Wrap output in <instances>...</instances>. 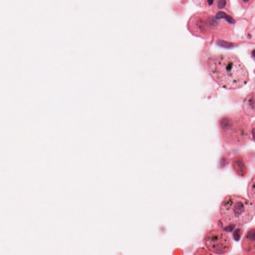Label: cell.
I'll return each mask as SVG.
<instances>
[{
	"label": "cell",
	"mask_w": 255,
	"mask_h": 255,
	"mask_svg": "<svg viewBox=\"0 0 255 255\" xmlns=\"http://www.w3.org/2000/svg\"><path fill=\"white\" fill-rule=\"evenodd\" d=\"M208 70L213 79L222 88L233 90L244 86L249 80L244 64L234 54L222 53L210 59Z\"/></svg>",
	"instance_id": "cell-1"
},
{
	"label": "cell",
	"mask_w": 255,
	"mask_h": 255,
	"mask_svg": "<svg viewBox=\"0 0 255 255\" xmlns=\"http://www.w3.org/2000/svg\"><path fill=\"white\" fill-rule=\"evenodd\" d=\"M251 125L249 118L241 112L222 116L218 121L222 143L232 147L244 146L251 140Z\"/></svg>",
	"instance_id": "cell-2"
},
{
	"label": "cell",
	"mask_w": 255,
	"mask_h": 255,
	"mask_svg": "<svg viewBox=\"0 0 255 255\" xmlns=\"http://www.w3.org/2000/svg\"><path fill=\"white\" fill-rule=\"evenodd\" d=\"M221 219L227 224L242 226L255 216V206L250 199L237 194L225 196L219 205Z\"/></svg>",
	"instance_id": "cell-3"
},
{
	"label": "cell",
	"mask_w": 255,
	"mask_h": 255,
	"mask_svg": "<svg viewBox=\"0 0 255 255\" xmlns=\"http://www.w3.org/2000/svg\"><path fill=\"white\" fill-rule=\"evenodd\" d=\"M203 243L208 250L217 255H227L232 248L231 238L219 228L207 230L203 238Z\"/></svg>",
	"instance_id": "cell-4"
},
{
	"label": "cell",
	"mask_w": 255,
	"mask_h": 255,
	"mask_svg": "<svg viewBox=\"0 0 255 255\" xmlns=\"http://www.w3.org/2000/svg\"><path fill=\"white\" fill-rule=\"evenodd\" d=\"M241 247L245 255H255V226L247 230L241 242Z\"/></svg>",
	"instance_id": "cell-5"
},
{
	"label": "cell",
	"mask_w": 255,
	"mask_h": 255,
	"mask_svg": "<svg viewBox=\"0 0 255 255\" xmlns=\"http://www.w3.org/2000/svg\"><path fill=\"white\" fill-rule=\"evenodd\" d=\"M244 114L247 117L255 116V92L248 94L244 99L242 103Z\"/></svg>",
	"instance_id": "cell-6"
},
{
	"label": "cell",
	"mask_w": 255,
	"mask_h": 255,
	"mask_svg": "<svg viewBox=\"0 0 255 255\" xmlns=\"http://www.w3.org/2000/svg\"><path fill=\"white\" fill-rule=\"evenodd\" d=\"M247 191L249 199L255 206V174L249 181Z\"/></svg>",
	"instance_id": "cell-7"
},
{
	"label": "cell",
	"mask_w": 255,
	"mask_h": 255,
	"mask_svg": "<svg viewBox=\"0 0 255 255\" xmlns=\"http://www.w3.org/2000/svg\"><path fill=\"white\" fill-rule=\"evenodd\" d=\"M232 166L233 170L235 173L237 172L239 169H245L246 170V164H245L243 160L241 158L235 157L233 158V161L232 162Z\"/></svg>",
	"instance_id": "cell-8"
},
{
	"label": "cell",
	"mask_w": 255,
	"mask_h": 255,
	"mask_svg": "<svg viewBox=\"0 0 255 255\" xmlns=\"http://www.w3.org/2000/svg\"><path fill=\"white\" fill-rule=\"evenodd\" d=\"M193 255H214L213 253L204 247H199L196 249Z\"/></svg>",
	"instance_id": "cell-9"
},
{
	"label": "cell",
	"mask_w": 255,
	"mask_h": 255,
	"mask_svg": "<svg viewBox=\"0 0 255 255\" xmlns=\"http://www.w3.org/2000/svg\"><path fill=\"white\" fill-rule=\"evenodd\" d=\"M243 233L244 229L240 227L236 228L232 234V237L233 239L237 241L240 240Z\"/></svg>",
	"instance_id": "cell-10"
},
{
	"label": "cell",
	"mask_w": 255,
	"mask_h": 255,
	"mask_svg": "<svg viewBox=\"0 0 255 255\" xmlns=\"http://www.w3.org/2000/svg\"><path fill=\"white\" fill-rule=\"evenodd\" d=\"M250 139L255 142V121L251 124L250 128Z\"/></svg>",
	"instance_id": "cell-11"
},
{
	"label": "cell",
	"mask_w": 255,
	"mask_h": 255,
	"mask_svg": "<svg viewBox=\"0 0 255 255\" xmlns=\"http://www.w3.org/2000/svg\"><path fill=\"white\" fill-rule=\"evenodd\" d=\"M239 2H240V4L242 5V6L243 7H248L250 5V3H251L252 1L243 0H240Z\"/></svg>",
	"instance_id": "cell-12"
},
{
	"label": "cell",
	"mask_w": 255,
	"mask_h": 255,
	"mask_svg": "<svg viewBox=\"0 0 255 255\" xmlns=\"http://www.w3.org/2000/svg\"><path fill=\"white\" fill-rule=\"evenodd\" d=\"M251 84V87L252 89L255 91V77L253 79Z\"/></svg>",
	"instance_id": "cell-13"
},
{
	"label": "cell",
	"mask_w": 255,
	"mask_h": 255,
	"mask_svg": "<svg viewBox=\"0 0 255 255\" xmlns=\"http://www.w3.org/2000/svg\"><path fill=\"white\" fill-rule=\"evenodd\" d=\"M252 56L255 58V49L252 51Z\"/></svg>",
	"instance_id": "cell-14"
},
{
	"label": "cell",
	"mask_w": 255,
	"mask_h": 255,
	"mask_svg": "<svg viewBox=\"0 0 255 255\" xmlns=\"http://www.w3.org/2000/svg\"><path fill=\"white\" fill-rule=\"evenodd\" d=\"M236 255H245L244 253L242 254L241 253H239L236 254Z\"/></svg>",
	"instance_id": "cell-15"
}]
</instances>
